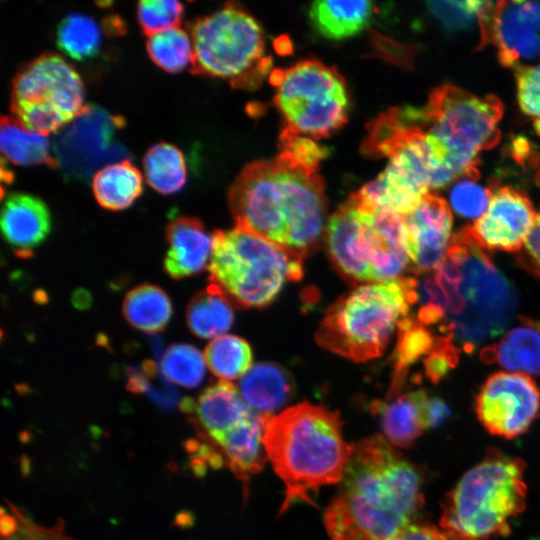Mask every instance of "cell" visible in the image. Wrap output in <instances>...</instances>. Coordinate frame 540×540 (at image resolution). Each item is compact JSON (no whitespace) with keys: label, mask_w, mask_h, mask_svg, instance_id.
<instances>
[{"label":"cell","mask_w":540,"mask_h":540,"mask_svg":"<svg viewBox=\"0 0 540 540\" xmlns=\"http://www.w3.org/2000/svg\"><path fill=\"white\" fill-rule=\"evenodd\" d=\"M416 466L380 435L352 444L340 487L324 514L332 540H389L423 503Z\"/></svg>","instance_id":"1"},{"label":"cell","mask_w":540,"mask_h":540,"mask_svg":"<svg viewBox=\"0 0 540 540\" xmlns=\"http://www.w3.org/2000/svg\"><path fill=\"white\" fill-rule=\"evenodd\" d=\"M228 202L236 226L303 260L324 229V183L316 169L281 152L248 164L232 183Z\"/></svg>","instance_id":"2"},{"label":"cell","mask_w":540,"mask_h":540,"mask_svg":"<svg viewBox=\"0 0 540 540\" xmlns=\"http://www.w3.org/2000/svg\"><path fill=\"white\" fill-rule=\"evenodd\" d=\"M418 297L440 319L442 337L467 352L503 333L516 308L511 283L468 227L452 237L442 264L418 285Z\"/></svg>","instance_id":"3"},{"label":"cell","mask_w":540,"mask_h":540,"mask_svg":"<svg viewBox=\"0 0 540 540\" xmlns=\"http://www.w3.org/2000/svg\"><path fill=\"white\" fill-rule=\"evenodd\" d=\"M263 443L285 486L282 513L299 502L313 504L312 492L340 482L352 451L338 414L308 402L268 416Z\"/></svg>","instance_id":"4"},{"label":"cell","mask_w":540,"mask_h":540,"mask_svg":"<svg viewBox=\"0 0 540 540\" xmlns=\"http://www.w3.org/2000/svg\"><path fill=\"white\" fill-rule=\"evenodd\" d=\"M525 464L490 449L442 503L441 531L448 540H491L506 535L526 505Z\"/></svg>","instance_id":"5"},{"label":"cell","mask_w":540,"mask_h":540,"mask_svg":"<svg viewBox=\"0 0 540 540\" xmlns=\"http://www.w3.org/2000/svg\"><path fill=\"white\" fill-rule=\"evenodd\" d=\"M426 139L439 167L437 188L457 177H478L477 154L500 138L501 101L451 84L432 91L421 109Z\"/></svg>","instance_id":"6"},{"label":"cell","mask_w":540,"mask_h":540,"mask_svg":"<svg viewBox=\"0 0 540 540\" xmlns=\"http://www.w3.org/2000/svg\"><path fill=\"white\" fill-rule=\"evenodd\" d=\"M329 258L353 283L399 278L410 262L404 216L361 206L351 195L325 229Z\"/></svg>","instance_id":"7"},{"label":"cell","mask_w":540,"mask_h":540,"mask_svg":"<svg viewBox=\"0 0 540 540\" xmlns=\"http://www.w3.org/2000/svg\"><path fill=\"white\" fill-rule=\"evenodd\" d=\"M417 285L414 278L399 277L346 293L327 310L316 333L318 344L356 362L380 356L417 301Z\"/></svg>","instance_id":"8"},{"label":"cell","mask_w":540,"mask_h":540,"mask_svg":"<svg viewBox=\"0 0 540 540\" xmlns=\"http://www.w3.org/2000/svg\"><path fill=\"white\" fill-rule=\"evenodd\" d=\"M302 261L236 226L213 234L210 280L237 304L264 307L286 282L302 277Z\"/></svg>","instance_id":"9"},{"label":"cell","mask_w":540,"mask_h":540,"mask_svg":"<svg viewBox=\"0 0 540 540\" xmlns=\"http://www.w3.org/2000/svg\"><path fill=\"white\" fill-rule=\"evenodd\" d=\"M192 72L229 80L234 87L256 85L271 65L258 22L234 3L193 20Z\"/></svg>","instance_id":"10"},{"label":"cell","mask_w":540,"mask_h":540,"mask_svg":"<svg viewBox=\"0 0 540 540\" xmlns=\"http://www.w3.org/2000/svg\"><path fill=\"white\" fill-rule=\"evenodd\" d=\"M275 105L288 129L314 138L330 135L347 120L349 100L343 77L317 60H304L272 78Z\"/></svg>","instance_id":"11"},{"label":"cell","mask_w":540,"mask_h":540,"mask_svg":"<svg viewBox=\"0 0 540 540\" xmlns=\"http://www.w3.org/2000/svg\"><path fill=\"white\" fill-rule=\"evenodd\" d=\"M84 87L77 71L61 56L45 53L15 75L11 92L14 118L45 135L62 130L83 110Z\"/></svg>","instance_id":"12"},{"label":"cell","mask_w":540,"mask_h":540,"mask_svg":"<svg viewBox=\"0 0 540 540\" xmlns=\"http://www.w3.org/2000/svg\"><path fill=\"white\" fill-rule=\"evenodd\" d=\"M123 119L103 109L85 105L59 133L54 144L57 165L75 177L89 176L100 165L125 160L127 151L113 141Z\"/></svg>","instance_id":"13"},{"label":"cell","mask_w":540,"mask_h":540,"mask_svg":"<svg viewBox=\"0 0 540 540\" xmlns=\"http://www.w3.org/2000/svg\"><path fill=\"white\" fill-rule=\"evenodd\" d=\"M475 407L491 434L511 439L526 432L537 417L540 391L528 375L498 372L482 385Z\"/></svg>","instance_id":"14"},{"label":"cell","mask_w":540,"mask_h":540,"mask_svg":"<svg viewBox=\"0 0 540 540\" xmlns=\"http://www.w3.org/2000/svg\"><path fill=\"white\" fill-rule=\"evenodd\" d=\"M480 47L496 46L500 62L514 70L540 54V3L486 2L479 19Z\"/></svg>","instance_id":"15"},{"label":"cell","mask_w":540,"mask_h":540,"mask_svg":"<svg viewBox=\"0 0 540 540\" xmlns=\"http://www.w3.org/2000/svg\"><path fill=\"white\" fill-rule=\"evenodd\" d=\"M536 218L529 198L505 186L492 192L486 212L467 227L481 248L513 252L524 246Z\"/></svg>","instance_id":"16"},{"label":"cell","mask_w":540,"mask_h":540,"mask_svg":"<svg viewBox=\"0 0 540 540\" xmlns=\"http://www.w3.org/2000/svg\"><path fill=\"white\" fill-rule=\"evenodd\" d=\"M410 261L417 272L436 270L450 245L452 212L441 197L428 193L417 207L404 215Z\"/></svg>","instance_id":"17"},{"label":"cell","mask_w":540,"mask_h":540,"mask_svg":"<svg viewBox=\"0 0 540 540\" xmlns=\"http://www.w3.org/2000/svg\"><path fill=\"white\" fill-rule=\"evenodd\" d=\"M1 229L16 254L28 257L48 236L51 216L39 198L23 193L11 194L2 205Z\"/></svg>","instance_id":"18"},{"label":"cell","mask_w":540,"mask_h":540,"mask_svg":"<svg viewBox=\"0 0 540 540\" xmlns=\"http://www.w3.org/2000/svg\"><path fill=\"white\" fill-rule=\"evenodd\" d=\"M168 250L164 267L174 279L190 277L203 271L210 262L213 235L196 218L181 216L166 227Z\"/></svg>","instance_id":"19"},{"label":"cell","mask_w":540,"mask_h":540,"mask_svg":"<svg viewBox=\"0 0 540 540\" xmlns=\"http://www.w3.org/2000/svg\"><path fill=\"white\" fill-rule=\"evenodd\" d=\"M191 412L215 444L256 415L236 387L225 380L207 387L193 401Z\"/></svg>","instance_id":"20"},{"label":"cell","mask_w":540,"mask_h":540,"mask_svg":"<svg viewBox=\"0 0 540 540\" xmlns=\"http://www.w3.org/2000/svg\"><path fill=\"white\" fill-rule=\"evenodd\" d=\"M424 391L403 394L390 402L375 401L371 408L380 416L388 442L398 448H408L428 429L427 404Z\"/></svg>","instance_id":"21"},{"label":"cell","mask_w":540,"mask_h":540,"mask_svg":"<svg viewBox=\"0 0 540 540\" xmlns=\"http://www.w3.org/2000/svg\"><path fill=\"white\" fill-rule=\"evenodd\" d=\"M293 386L286 370L274 363L261 362L241 377L239 393L253 411L270 416L291 398Z\"/></svg>","instance_id":"22"},{"label":"cell","mask_w":540,"mask_h":540,"mask_svg":"<svg viewBox=\"0 0 540 540\" xmlns=\"http://www.w3.org/2000/svg\"><path fill=\"white\" fill-rule=\"evenodd\" d=\"M267 417L256 413L250 421L216 443L229 468L244 482L260 472L268 458L263 443Z\"/></svg>","instance_id":"23"},{"label":"cell","mask_w":540,"mask_h":540,"mask_svg":"<svg viewBox=\"0 0 540 540\" xmlns=\"http://www.w3.org/2000/svg\"><path fill=\"white\" fill-rule=\"evenodd\" d=\"M376 13L371 1H316L309 10L313 26L326 38L341 40L369 25Z\"/></svg>","instance_id":"24"},{"label":"cell","mask_w":540,"mask_h":540,"mask_svg":"<svg viewBox=\"0 0 540 540\" xmlns=\"http://www.w3.org/2000/svg\"><path fill=\"white\" fill-rule=\"evenodd\" d=\"M92 189L100 206L123 210L142 193V175L130 160H121L101 167L93 176Z\"/></svg>","instance_id":"25"},{"label":"cell","mask_w":540,"mask_h":540,"mask_svg":"<svg viewBox=\"0 0 540 540\" xmlns=\"http://www.w3.org/2000/svg\"><path fill=\"white\" fill-rule=\"evenodd\" d=\"M234 313L224 291L212 283L189 303L186 322L190 331L200 338H217L233 324Z\"/></svg>","instance_id":"26"},{"label":"cell","mask_w":540,"mask_h":540,"mask_svg":"<svg viewBox=\"0 0 540 540\" xmlns=\"http://www.w3.org/2000/svg\"><path fill=\"white\" fill-rule=\"evenodd\" d=\"M488 355L513 373L540 375V327L526 322L510 330Z\"/></svg>","instance_id":"27"},{"label":"cell","mask_w":540,"mask_h":540,"mask_svg":"<svg viewBox=\"0 0 540 540\" xmlns=\"http://www.w3.org/2000/svg\"><path fill=\"white\" fill-rule=\"evenodd\" d=\"M122 310L132 327L146 333L163 330L173 311L167 293L152 284H142L129 291L123 301Z\"/></svg>","instance_id":"28"},{"label":"cell","mask_w":540,"mask_h":540,"mask_svg":"<svg viewBox=\"0 0 540 540\" xmlns=\"http://www.w3.org/2000/svg\"><path fill=\"white\" fill-rule=\"evenodd\" d=\"M0 147L2 154L14 164L58 166L47 135L27 129L12 117L1 119Z\"/></svg>","instance_id":"29"},{"label":"cell","mask_w":540,"mask_h":540,"mask_svg":"<svg viewBox=\"0 0 540 540\" xmlns=\"http://www.w3.org/2000/svg\"><path fill=\"white\" fill-rule=\"evenodd\" d=\"M143 168L147 183L161 194L178 192L186 183L184 156L172 144L160 142L151 146L144 155Z\"/></svg>","instance_id":"30"},{"label":"cell","mask_w":540,"mask_h":540,"mask_svg":"<svg viewBox=\"0 0 540 540\" xmlns=\"http://www.w3.org/2000/svg\"><path fill=\"white\" fill-rule=\"evenodd\" d=\"M436 338L418 320L403 319L398 327V342L394 354L395 372L389 397L398 395L410 364L430 353Z\"/></svg>","instance_id":"31"},{"label":"cell","mask_w":540,"mask_h":540,"mask_svg":"<svg viewBox=\"0 0 540 540\" xmlns=\"http://www.w3.org/2000/svg\"><path fill=\"white\" fill-rule=\"evenodd\" d=\"M204 358L211 372L225 381L244 376L252 367L249 344L231 335L214 338L206 347Z\"/></svg>","instance_id":"32"},{"label":"cell","mask_w":540,"mask_h":540,"mask_svg":"<svg viewBox=\"0 0 540 540\" xmlns=\"http://www.w3.org/2000/svg\"><path fill=\"white\" fill-rule=\"evenodd\" d=\"M57 45L68 56L85 60L96 55L102 41L98 23L82 13L65 16L57 28Z\"/></svg>","instance_id":"33"},{"label":"cell","mask_w":540,"mask_h":540,"mask_svg":"<svg viewBox=\"0 0 540 540\" xmlns=\"http://www.w3.org/2000/svg\"><path fill=\"white\" fill-rule=\"evenodd\" d=\"M147 51L151 60L166 72L176 73L192 65V40L190 34L180 27L150 35Z\"/></svg>","instance_id":"34"},{"label":"cell","mask_w":540,"mask_h":540,"mask_svg":"<svg viewBox=\"0 0 540 540\" xmlns=\"http://www.w3.org/2000/svg\"><path fill=\"white\" fill-rule=\"evenodd\" d=\"M204 355L185 343L170 345L161 358V372L168 381L185 387L199 386L205 377Z\"/></svg>","instance_id":"35"},{"label":"cell","mask_w":540,"mask_h":540,"mask_svg":"<svg viewBox=\"0 0 540 540\" xmlns=\"http://www.w3.org/2000/svg\"><path fill=\"white\" fill-rule=\"evenodd\" d=\"M161 374L162 372L157 370L155 363L149 360L145 361L139 368H128V389L135 393H146L161 407H175L178 395L175 389L169 385L170 381H166L165 376L160 377Z\"/></svg>","instance_id":"36"},{"label":"cell","mask_w":540,"mask_h":540,"mask_svg":"<svg viewBox=\"0 0 540 540\" xmlns=\"http://www.w3.org/2000/svg\"><path fill=\"white\" fill-rule=\"evenodd\" d=\"M182 3L174 0H144L137 6V19L148 36L178 27L183 17Z\"/></svg>","instance_id":"37"},{"label":"cell","mask_w":540,"mask_h":540,"mask_svg":"<svg viewBox=\"0 0 540 540\" xmlns=\"http://www.w3.org/2000/svg\"><path fill=\"white\" fill-rule=\"evenodd\" d=\"M478 177H462L450 191V202L457 214L480 218L488 209L492 192L476 182Z\"/></svg>","instance_id":"38"},{"label":"cell","mask_w":540,"mask_h":540,"mask_svg":"<svg viewBox=\"0 0 540 540\" xmlns=\"http://www.w3.org/2000/svg\"><path fill=\"white\" fill-rule=\"evenodd\" d=\"M485 1H431L428 9L441 23L450 30L463 29L476 21L479 23L480 15Z\"/></svg>","instance_id":"39"},{"label":"cell","mask_w":540,"mask_h":540,"mask_svg":"<svg viewBox=\"0 0 540 540\" xmlns=\"http://www.w3.org/2000/svg\"><path fill=\"white\" fill-rule=\"evenodd\" d=\"M515 72L520 108L533 120L540 135V61L536 65L521 66Z\"/></svg>","instance_id":"40"},{"label":"cell","mask_w":540,"mask_h":540,"mask_svg":"<svg viewBox=\"0 0 540 540\" xmlns=\"http://www.w3.org/2000/svg\"><path fill=\"white\" fill-rule=\"evenodd\" d=\"M281 152L288 154L295 161L311 169H318L320 160L327 156L328 150L316 144L312 139L286 128L281 136Z\"/></svg>","instance_id":"41"},{"label":"cell","mask_w":540,"mask_h":540,"mask_svg":"<svg viewBox=\"0 0 540 540\" xmlns=\"http://www.w3.org/2000/svg\"><path fill=\"white\" fill-rule=\"evenodd\" d=\"M540 184V170L537 174ZM523 261L528 267L540 275V213L537 214L535 224L524 244Z\"/></svg>","instance_id":"42"},{"label":"cell","mask_w":540,"mask_h":540,"mask_svg":"<svg viewBox=\"0 0 540 540\" xmlns=\"http://www.w3.org/2000/svg\"><path fill=\"white\" fill-rule=\"evenodd\" d=\"M389 540H448L445 534L428 524L412 523Z\"/></svg>","instance_id":"43"},{"label":"cell","mask_w":540,"mask_h":540,"mask_svg":"<svg viewBox=\"0 0 540 540\" xmlns=\"http://www.w3.org/2000/svg\"><path fill=\"white\" fill-rule=\"evenodd\" d=\"M449 414L448 407L440 399L429 398L427 404V422L428 426L439 425Z\"/></svg>","instance_id":"44"}]
</instances>
